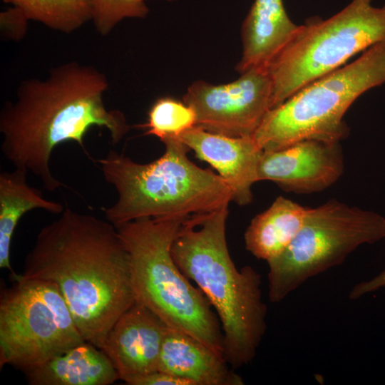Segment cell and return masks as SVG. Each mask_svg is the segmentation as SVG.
Returning <instances> with one entry per match:
<instances>
[{"label": "cell", "mask_w": 385, "mask_h": 385, "mask_svg": "<svg viewBox=\"0 0 385 385\" xmlns=\"http://www.w3.org/2000/svg\"><path fill=\"white\" fill-rule=\"evenodd\" d=\"M240 74L228 83L197 81L188 88L183 101L195 112V126L230 137L255 134L272 108V81L266 68Z\"/></svg>", "instance_id": "cell-10"}, {"label": "cell", "mask_w": 385, "mask_h": 385, "mask_svg": "<svg viewBox=\"0 0 385 385\" xmlns=\"http://www.w3.org/2000/svg\"><path fill=\"white\" fill-rule=\"evenodd\" d=\"M385 239V217L336 200L307 209L298 234L269 266V299L283 300L309 278L342 264L359 246Z\"/></svg>", "instance_id": "cell-8"}, {"label": "cell", "mask_w": 385, "mask_h": 385, "mask_svg": "<svg viewBox=\"0 0 385 385\" xmlns=\"http://www.w3.org/2000/svg\"><path fill=\"white\" fill-rule=\"evenodd\" d=\"M148 0H93V19L96 30L108 35L121 21L128 18H145L149 9Z\"/></svg>", "instance_id": "cell-21"}, {"label": "cell", "mask_w": 385, "mask_h": 385, "mask_svg": "<svg viewBox=\"0 0 385 385\" xmlns=\"http://www.w3.org/2000/svg\"><path fill=\"white\" fill-rule=\"evenodd\" d=\"M0 294V367L26 373L78 345L60 329L53 313L20 274ZM82 344V343H81Z\"/></svg>", "instance_id": "cell-9"}, {"label": "cell", "mask_w": 385, "mask_h": 385, "mask_svg": "<svg viewBox=\"0 0 385 385\" xmlns=\"http://www.w3.org/2000/svg\"><path fill=\"white\" fill-rule=\"evenodd\" d=\"M224 356L183 332L167 327L158 370L189 381L192 385H242Z\"/></svg>", "instance_id": "cell-14"}, {"label": "cell", "mask_w": 385, "mask_h": 385, "mask_svg": "<svg viewBox=\"0 0 385 385\" xmlns=\"http://www.w3.org/2000/svg\"><path fill=\"white\" fill-rule=\"evenodd\" d=\"M228 205L185 219L171 247L181 272L204 294L219 319L224 358L233 369L250 363L267 329L261 275L246 265L238 270L226 239Z\"/></svg>", "instance_id": "cell-3"}, {"label": "cell", "mask_w": 385, "mask_h": 385, "mask_svg": "<svg viewBox=\"0 0 385 385\" xmlns=\"http://www.w3.org/2000/svg\"><path fill=\"white\" fill-rule=\"evenodd\" d=\"M196 125V114L192 107L170 97L157 99L150 107L146 135L158 137L161 141L179 137Z\"/></svg>", "instance_id": "cell-20"}, {"label": "cell", "mask_w": 385, "mask_h": 385, "mask_svg": "<svg viewBox=\"0 0 385 385\" xmlns=\"http://www.w3.org/2000/svg\"><path fill=\"white\" fill-rule=\"evenodd\" d=\"M24 11L29 20L71 34L93 19V0H1Z\"/></svg>", "instance_id": "cell-19"}, {"label": "cell", "mask_w": 385, "mask_h": 385, "mask_svg": "<svg viewBox=\"0 0 385 385\" xmlns=\"http://www.w3.org/2000/svg\"><path fill=\"white\" fill-rule=\"evenodd\" d=\"M384 83L385 42H381L270 110L253 137L262 151L307 139L339 142L348 134L343 118L351 105Z\"/></svg>", "instance_id": "cell-6"}, {"label": "cell", "mask_w": 385, "mask_h": 385, "mask_svg": "<svg viewBox=\"0 0 385 385\" xmlns=\"http://www.w3.org/2000/svg\"><path fill=\"white\" fill-rule=\"evenodd\" d=\"M125 383L129 385H192L186 379L160 371L130 378Z\"/></svg>", "instance_id": "cell-24"}, {"label": "cell", "mask_w": 385, "mask_h": 385, "mask_svg": "<svg viewBox=\"0 0 385 385\" xmlns=\"http://www.w3.org/2000/svg\"><path fill=\"white\" fill-rule=\"evenodd\" d=\"M374 1L351 0L327 19L313 17L299 25L267 68L272 108L354 55L385 42V4L377 7Z\"/></svg>", "instance_id": "cell-7"}, {"label": "cell", "mask_w": 385, "mask_h": 385, "mask_svg": "<svg viewBox=\"0 0 385 385\" xmlns=\"http://www.w3.org/2000/svg\"><path fill=\"white\" fill-rule=\"evenodd\" d=\"M162 142L164 153L150 163H137L114 150L97 160L106 182L118 195L103 210L116 228L140 218L204 215L232 201L228 183L192 163L187 155L190 149L180 139Z\"/></svg>", "instance_id": "cell-4"}, {"label": "cell", "mask_w": 385, "mask_h": 385, "mask_svg": "<svg viewBox=\"0 0 385 385\" xmlns=\"http://www.w3.org/2000/svg\"><path fill=\"white\" fill-rule=\"evenodd\" d=\"M382 288H385V268L373 278L354 285L349 292V298L357 299Z\"/></svg>", "instance_id": "cell-25"}, {"label": "cell", "mask_w": 385, "mask_h": 385, "mask_svg": "<svg viewBox=\"0 0 385 385\" xmlns=\"http://www.w3.org/2000/svg\"><path fill=\"white\" fill-rule=\"evenodd\" d=\"M21 276L56 284L82 337L100 349L136 300L130 256L117 228L68 207L40 230Z\"/></svg>", "instance_id": "cell-1"}, {"label": "cell", "mask_w": 385, "mask_h": 385, "mask_svg": "<svg viewBox=\"0 0 385 385\" xmlns=\"http://www.w3.org/2000/svg\"><path fill=\"white\" fill-rule=\"evenodd\" d=\"M108 86L104 73L76 61L51 68L43 79L22 81L15 101L5 102L0 111L4 158L38 178L48 191L63 186L50 163L58 145L75 142L88 154L85 136L93 127L106 128L113 145L130 130L123 112L104 103Z\"/></svg>", "instance_id": "cell-2"}, {"label": "cell", "mask_w": 385, "mask_h": 385, "mask_svg": "<svg viewBox=\"0 0 385 385\" xmlns=\"http://www.w3.org/2000/svg\"><path fill=\"white\" fill-rule=\"evenodd\" d=\"M299 28L288 16L283 0H255L242 26V53L236 66L267 69Z\"/></svg>", "instance_id": "cell-15"}, {"label": "cell", "mask_w": 385, "mask_h": 385, "mask_svg": "<svg viewBox=\"0 0 385 385\" xmlns=\"http://www.w3.org/2000/svg\"><path fill=\"white\" fill-rule=\"evenodd\" d=\"M344 159L339 142L307 139L274 151H263L257 180H271L286 191L312 193L341 177Z\"/></svg>", "instance_id": "cell-11"}, {"label": "cell", "mask_w": 385, "mask_h": 385, "mask_svg": "<svg viewBox=\"0 0 385 385\" xmlns=\"http://www.w3.org/2000/svg\"><path fill=\"white\" fill-rule=\"evenodd\" d=\"M24 374L30 385H109L120 379L107 355L87 342Z\"/></svg>", "instance_id": "cell-16"}, {"label": "cell", "mask_w": 385, "mask_h": 385, "mask_svg": "<svg viewBox=\"0 0 385 385\" xmlns=\"http://www.w3.org/2000/svg\"><path fill=\"white\" fill-rule=\"evenodd\" d=\"M308 207L279 196L250 222L245 235L246 249L267 262L280 255L302 228Z\"/></svg>", "instance_id": "cell-17"}, {"label": "cell", "mask_w": 385, "mask_h": 385, "mask_svg": "<svg viewBox=\"0 0 385 385\" xmlns=\"http://www.w3.org/2000/svg\"><path fill=\"white\" fill-rule=\"evenodd\" d=\"M29 19L22 10L11 6L0 14V27L3 37L18 41L26 35Z\"/></svg>", "instance_id": "cell-23"}, {"label": "cell", "mask_w": 385, "mask_h": 385, "mask_svg": "<svg viewBox=\"0 0 385 385\" xmlns=\"http://www.w3.org/2000/svg\"><path fill=\"white\" fill-rule=\"evenodd\" d=\"M21 277L48 307L61 330L78 344L85 342L77 329L71 312L56 285L45 280Z\"/></svg>", "instance_id": "cell-22"}, {"label": "cell", "mask_w": 385, "mask_h": 385, "mask_svg": "<svg viewBox=\"0 0 385 385\" xmlns=\"http://www.w3.org/2000/svg\"><path fill=\"white\" fill-rule=\"evenodd\" d=\"M178 139L228 183L232 201L240 205L252 202V186L257 182V167L263 152L253 135L230 137L195 126Z\"/></svg>", "instance_id": "cell-13"}, {"label": "cell", "mask_w": 385, "mask_h": 385, "mask_svg": "<svg viewBox=\"0 0 385 385\" xmlns=\"http://www.w3.org/2000/svg\"><path fill=\"white\" fill-rule=\"evenodd\" d=\"M166 324L149 308L135 302L115 322L101 349L126 380L158 370Z\"/></svg>", "instance_id": "cell-12"}, {"label": "cell", "mask_w": 385, "mask_h": 385, "mask_svg": "<svg viewBox=\"0 0 385 385\" xmlns=\"http://www.w3.org/2000/svg\"><path fill=\"white\" fill-rule=\"evenodd\" d=\"M183 217L140 218L117 227L131 265L136 302L167 327L186 333L224 356L217 314L201 292L181 272L171 254Z\"/></svg>", "instance_id": "cell-5"}, {"label": "cell", "mask_w": 385, "mask_h": 385, "mask_svg": "<svg viewBox=\"0 0 385 385\" xmlns=\"http://www.w3.org/2000/svg\"><path fill=\"white\" fill-rule=\"evenodd\" d=\"M28 173L14 168L0 173V267L15 273L11 266V240L21 218L28 212L43 210L59 215L65 207L45 198L41 190L27 181Z\"/></svg>", "instance_id": "cell-18"}]
</instances>
